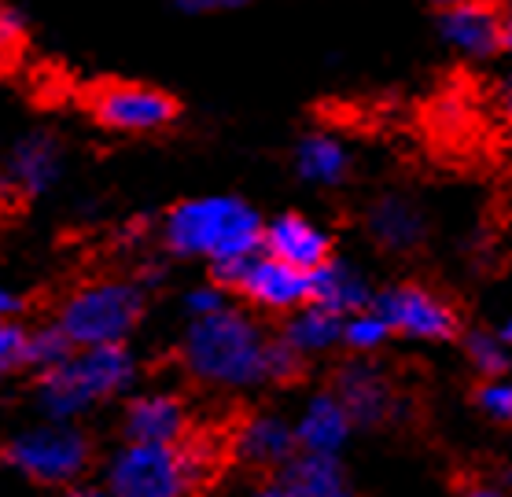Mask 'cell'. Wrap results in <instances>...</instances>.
<instances>
[{"label":"cell","mask_w":512,"mask_h":497,"mask_svg":"<svg viewBox=\"0 0 512 497\" xmlns=\"http://www.w3.org/2000/svg\"><path fill=\"white\" fill-rule=\"evenodd\" d=\"M299 350L284 339L273 343L258 332L251 317L225 306L222 313L196 317L185 336V365L192 376L218 387H255V383H284L299 376Z\"/></svg>","instance_id":"1"},{"label":"cell","mask_w":512,"mask_h":497,"mask_svg":"<svg viewBox=\"0 0 512 497\" xmlns=\"http://www.w3.org/2000/svg\"><path fill=\"white\" fill-rule=\"evenodd\" d=\"M262 221L244 199L233 196H207L188 199L166 218V243L177 255L210 258L214 273L247 262L262 251Z\"/></svg>","instance_id":"2"},{"label":"cell","mask_w":512,"mask_h":497,"mask_svg":"<svg viewBox=\"0 0 512 497\" xmlns=\"http://www.w3.org/2000/svg\"><path fill=\"white\" fill-rule=\"evenodd\" d=\"M133 354L122 343L115 347H85L74 350L63 365L41 372L37 402L52 420H74L100 398L126 391L133 383Z\"/></svg>","instance_id":"3"},{"label":"cell","mask_w":512,"mask_h":497,"mask_svg":"<svg viewBox=\"0 0 512 497\" xmlns=\"http://www.w3.org/2000/svg\"><path fill=\"white\" fill-rule=\"evenodd\" d=\"M144 299L133 284H118V280H100L89 288L74 291L63 310H59V328L78 350L85 347H115L133 332L140 321Z\"/></svg>","instance_id":"4"},{"label":"cell","mask_w":512,"mask_h":497,"mask_svg":"<svg viewBox=\"0 0 512 497\" xmlns=\"http://www.w3.org/2000/svg\"><path fill=\"white\" fill-rule=\"evenodd\" d=\"M196 472V457L177 442H126L107 464V486L118 497H181Z\"/></svg>","instance_id":"5"},{"label":"cell","mask_w":512,"mask_h":497,"mask_svg":"<svg viewBox=\"0 0 512 497\" xmlns=\"http://www.w3.org/2000/svg\"><path fill=\"white\" fill-rule=\"evenodd\" d=\"M4 457L41 483H67L82 472L89 461V442L78 428H70L67 420H52L41 428H30L15 435L4 446Z\"/></svg>","instance_id":"6"},{"label":"cell","mask_w":512,"mask_h":497,"mask_svg":"<svg viewBox=\"0 0 512 497\" xmlns=\"http://www.w3.org/2000/svg\"><path fill=\"white\" fill-rule=\"evenodd\" d=\"M89 111L100 126L115 133H155L177 118V100L152 85L107 81L89 96Z\"/></svg>","instance_id":"7"},{"label":"cell","mask_w":512,"mask_h":497,"mask_svg":"<svg viewBox=\"0 0 512 497\" xmlns=\"http://www.w3.org/2000/svg\"><path fill=\"white\" fill-rule=\"evenodd\" d=\"M225 284L262 310H299L306 302H314V273H303L266 251L240 262Z\"/></svg>","instance_id":"8"},{"label":"cell","mask_w":512,"mask_h":497,"mask_svg":"<svg viewBox=\"0 0 512 497\" xmlns=\"http://www.w3.org/2000/svg\"><path fill=\"white\" fill-rule=\"evenodd\" d=\"M376 313L387 321L391 332L409 339H450L457 336V313L435 291L420 284H402L380 295Z\"/></svg>","instance_id":"9"},{"label":"cell","mask_w":512,"mask_h":497,"mask_svg":"<svg viewBox=\"0 0 512 497\" xmlns=\"http://www.w3.org/2000/svg\"><path fill=\"white\" fill-rule=\"evenodd\" d=\"M443 37L465 56H494L505 48V12L490 0H461L443 15Z\"/></svg>","instance_id":"10"},{"label":"cell","mask_w":512,"mask_h":497,"mask_svg":"<svg viewBox=\"0 0 512 497\" xmlns=\"http://www.w3.org/2000/svg\"><path fill=\"white\" fill-rule=\"evenodd\" d=\"M262 247H266V255L280 258V262H288V266H295V269H303V273H317L325 262H332V258H328V251H332L328 232L317 229L314 221L299 218V214H284V218H277L273 225H266Z\"/></svg>","instance_id":"11"},{"label":"cell","mask_w":512,"mask_h":497,"mask_svg":"<svg viewBox=\"0 0 512 497\" xmlns=\"http://www.w3.org/2000/svg\"><path fill=\"white\" fill-rule=\"evenodd\" d=\"M126 439L129 442H181L185 435V405L174 394H144L126 405Z\"/></svg>","instance_id":"12"},{"label":"cell","mask_w":512,"mask_h":497,"mask_svg":"<svg viewBox=\"0 0 512 497\" xmlns=\"http://www.w3.org/2000/svg\"><path fill=\"white\" fill-rule=\"evenodd\" d=\"M350 428H354V420H350L347 405L339 402L336 394H321V398L306 402L303 417L295 424V439H299V450L336 457L339 446L347 442Z\"/></svg>","instance_id":"13"},{"label":"cell","mask_w":512,"mask_h":497,"mask_svg":"<svg viewBox=\"0 0 512 497\" xmlns=\"http://www.w3.org/2000/svg\"><path fill=\"white\" fill-rule=\"evenodd\" d=\"M280 490L288 497H350V483L332 453H299L284 464Z\"/></svg>","instance_id":"14"},{"label":"cell","mask_w":512,"mask_h":497,"mask_svg":"<svg viewBox=\"0 0 512 497\" xmlns=\"http://www.w3.org/2000/svg\"><path fill=\"white\" fill-rule=\"evenodd\" d=\"M336 398L347 405L354 424H376L391 409V391H387L384 376L369 365H350V369L339 372Z\"/></svg>","instance_id":"15"},{"label":"cell","mask_w":512,"mask_h":497,"mask_svg":"<svg viewBox=\"0 0 512 497\" xmlns=\"http://www.w3.org/2000/svg\"><path fill=\"white\" fill-rule=\"evenodd\" d=\"M59 174V144L52 137H26L8 159V181L26 196L45 192Z\"/></svg>","instance_id":"16"},{"label":"cell","mask_w":512,"mask_h":497,"mask_svg":"<svg viewBox=\"0 0 512 497\" xmlns=\"http://www.w3.org/2000/svg\"><path fill=\"white\" fill-rule=\"evenodd\" d=\"M236 446L251 464H288L299 439H295V428L280 417H251L240 428Z\"/></svg>","instance_id":"17"},{"label":"cell","mask_w":512,"mask_h":497,"mask_svg":"<svg viewBox=\"0 0 512 497\" xmlns=\"http://www.w3.org/2000/svg\"><path fill=\"white\" fill-rule=\"evenodd\" d=\"M343 321L347 317H339V313L325 310V306H317V302H306L299 310H291V321L284 328V343L291 350H299V354H321L328 350L332 343L343 339Z\"/></svg>","instance_id":"18"},{"label":"cell","mask_w":512,"mask_h":497,"mask_svg":"<svg viewBox=\"0 0 512 497\" xmlns=\"http://www.w3.org/2000/svg\"><path fill=\"white\" fill-rule=\"evenodd\" d=\"M314 302L339 313V317H350V313L369 306V288L354 269L339 266V262H325L314 273Z\"/></svg>","instance_id":"19"},{"label":"cell","mask_w":512,"mask_h":497,"mask_svg":"<svg viewBox=\"0 0 512 497\" xmlns=\"http://www.w3.org/2000/svg\"><path fill=\"white\" fill-rule=\"evenodd\" d=\"M369 225H373L376 240L384 243V247H391V251H406V247H413L424 236V218H420V210L413 203H406V199H384V203H376Z\"/></svg>","instance_id":"20"},{"label":"cell","mask_w":512,"mask_h":497,"mask_svg":"<svg viewBox=\"0 0 512 497\" xmlns=\"http://www.w3.org/2000/svg\"><path fill=\"white\" fill-rule=\"evenodd\" d=\"M295 166H299V174L306 181H314V185H339L343 174H347V151L343 144L332 137H306L295 151Z\"/></svg>","instance_id":"21"},{"label":"cell","mask_w":512,"mask_h":497,"mask_svg":"<svg viewBox=\"0 0 512 497\" xmlns=\"http://www.w3.org/2000/svg\"><path fill=\"white\" fill-rule=\"evenodd\" d=\"M74 343L67 339V332L63 328H41V332H30L26 336V365H34V369L48 372L56 369V365H63V361L74 354Z\"/></svg>","instance_id":"22"},{"label":"cell","mask_w":512,"mask_h":497,"mask_svg":"<svg viewBox=\"0 0 512 497\" xmlns=\"http://www.w3.org/2000/svg\"><path fill=\"white\" fill-rule=\"evenodd\" d=\"M387 336H391V328H387V321L376 310H358L343 321V343L350 350H361V354L376 350Z\"/></svg>","instance_id":"23"},{"label":"cell","mask_w":512,"mask_h":497,"mask_svg":"<svg viewBox=\"0 0 512 497\" xmlns=\"http://www.w3.org/2000/svg\"><path fill=\"white\" fill-rule=\"evenodd\" d=\"M509 354H512V347L501 336H490V332L468 336V358H472V365H476L483 376H490V380L509 369V361H512Z\"/></svg>","instance_id":"24"},{"label":"cell","mask_w":512,"mask_h":497,"mask_svg":"<svg viewBox=\"0 0 512 497\" xmlns=\"http://www.w3.org/2000/svg\"><path fill=\"white\" fill-rule=\"evenodd\" d=\"M476 402L490 420H498V424H512V380L494 376L490 383L479 387Z\"/></svg>","instance_id":"25"},{"label":"cell","mask_w":512,"mask_h":497,"mask_svg":"<svg viewBox=\"0 0 512 497\" xmlns=\"http://www.w3.org/2000/svg\"><path fill=\"white\" fill-rule=\"evenodd\" d=\"M26 365V332L12 317H0V380Z\"/></svg>","instance_id":"26"},{"label":"cell","mask_w":512,"mask_h":497,"mask_svg":"<svg viewBox=\"0 0 512 497\" xmlns=\"http://www.w3.org/2000/svg\"><path fill=\"white\" fill-rule=\"evenodd\" d=\"M26 41V23L23 15L15 12L8 0H0V63H12L15 52Z\"/></svg>","instance_id":"27"},{"label":"cell","mask_w":512,"mask_h":497,"mask_svg":"<svg viewBox=\"0 0 512 497\" xmlns=\"http://www.w3.org/2000/svg\"><path fill=\"white\" fill-rule=\"evenodd\" d=\"M225 310V299L218 288H196L188 295V313H192V321L196 317H210V313H222Z\"/></svg>","instance_id":"28"},{"label":"cell","mask_w":512,"mask_h":497,"mask_svg":"<svg viewBox=\"0 0 512 497\" xmlns=\"http://www.w3.org/2000/svg\"><path fill=\"white\" fill-rule=\"evenodd\" d=\"M185 12L196 15H214V12H233V8H247L251 0H177Z\"/></svg>","instance_id":"29"},{"label":"cell","mask_w":512,"mask_h":497,"mask_svg":"<svg viewBox=\"0 0 512 497\" xmlns=\"http://www.w3.org/2000/svg\"><path fill=\"white\" fill-rule=\"evenodd\" d=\"M19 306H23V302H19V295H15L12 288H4V284H0V317H12V313H19Z\"/></svg>","instance_id":"30"},{"label":"cell","mask_w":512,"mask_h":497,"mask_svg":"<svg viewBox=\"0 0 512 497\" xmlns=\"http://www.w3.org/2000/svg\"><path fill=\"white\" fill-rule=\"evenodd\" d=\"M461 497H505V494H501L498 486H490V483H472Z\"/></svg>","instance_id":"31"},{"label":"cell","mask_w":512,"mask_h":497,"mask_svg":"<svg viewBox=\"0 0 512 497\" xmlns=\"http://www.w3.org/2000/svg\"><path fill=\"white\" fill-rule=\"evenodd\" d=\"M70 497H118L111 486H82V490H74Z\"/></svg>","instance_id":"32"},{"label":"cell","mask_w":512,"mask_h":497,"mask_svg":"<svg viewBox=\"0 0 512 497\" xmlns=\"http://www.w3.org/2000/svg\"><path fill=\"white\" fill-rule=\"evenodd\" d=\"M501 107H505V118L512 122V74L505 78V85H501Z\"/></svg>","instance_id":"33"},{"label":"cell","mask_w":512,"mask_h":497,"mask_svg":"<svg viewBox=\"0 0 512 497\" xmlns=\"http://www.w3.org/2000/svg\"><path fill=\"white\" fill-rule=\"evenodd\" d=\"M505 48L512 52V8L505 12Z\"/></svg>","instance_id":"34"},{"label":"cell","mask_w":512,"mask_h":497,"mask_svg":"<svg viewBox=\"0 0 512 497\" xmlns=\"http://www.w3.org/2000/svg\"><path fill=\"white\" fill-rule=\"evenodd\" d=\"M251 497H288L280 486H269V490H258V494H251Z\"/></svg>","instance_id":"35"},{"label":"cell","mask_w":512,"mask_h":497,"mask_svg":"<svg viewBox=\"0 0 512 497\" xmlns=\"http://www.w3.org/2000/svg\"><path fill=\"white\" fill-rule=\"evenodd\" d=\"M501 339H505V343H509V347H512V321L505 324V328H501Z\"/></svg>","instance_id":"36"},{"label":"cell","mask_w":512,"mask_h":497,"mask_svg":"<svg viewBox=\"0 0 512 497\" xmlns=\"http://www.w3.org/2000/svg\"><path fill=\"white\" fill-rule=\"evenodd\" d=\"M439 8H454V4H461V0H435Z\"/></svg>","instance_id":"37"}]
</instances>
